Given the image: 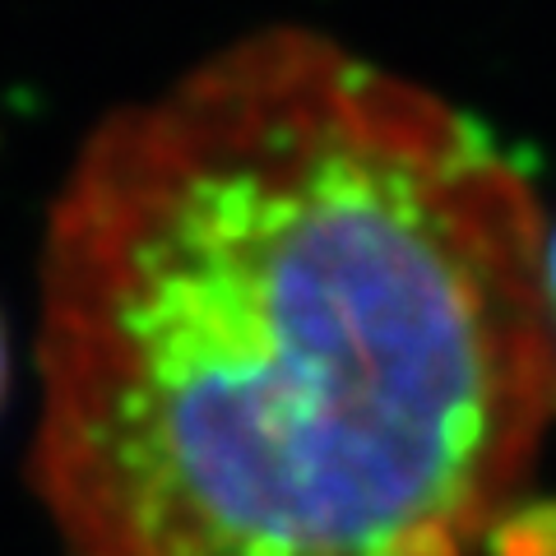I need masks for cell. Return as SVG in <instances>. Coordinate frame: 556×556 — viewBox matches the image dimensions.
Segmentation results:
<instances>
[{
    "label": "cell",
    "instance_id": "obj_2",
    "mask_svg": "<svg viewBox=\"0 0 556 556\" xmlns=\"http://www.w3.org/2000/svg\"><path fill=\"white\" fill-rule=\"evenodd\" d=\"M547 292H552V316H556V232L547 237Z\"/></svg>",
    "mask_w": 556,
    "mask_h": 556
},
{
    "label": "cell",
    "instance_id": "obj_1",
    "mask_svg": "<svg viewBox=\"0 0 556 556\" xmlns=\"http://www.w3.org/2000/svg\"><path fill=\"white\" fill-rule=\"evenodd\" d=\"M38 386L65 556H478L556 417L543 214L441 93L251 33L75 153Z\"/></svg>",
    "mask_w": 556,
    "mask_h": 556
}]
</instances>
